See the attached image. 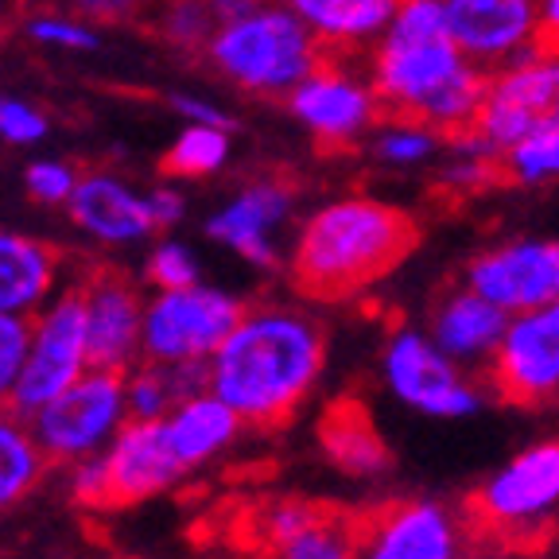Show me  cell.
Returning <instances> with one entry per match:
<instances>
[{"label": "cell", "mask_w": 559, "mask_h": 559, "mask_svg": "<svg viewBox=\"0 0 559 559\" xmlns=\"http://www.w3.org/2000/svg\"><path fill=\"white\" fill-rule=\"evenodd\" d=\"M323 55V44L284 0H264L245 16L222 20L202 59L245 94L288 97Z\"/></svg>", "instance_id": "cell-4"}, {"label": "cell", "mask_w": 559, "mask_h": 559, "mask_svg": "<svg viewBox=\"0 0 559 559\" xmlns=\"http://www.w3.org/2000/svg\"><path fill=\"white\" fill-rule=\"evenodd\" d=\"M82 175L67 164V159H35L24 171V187L35 202L44 206H67Z\"/></svg>", "instance_id": "cell-34"}, {"label": "cell", "mask_w": 559, "mask_h": 559, "mask_svg": "<svg viewBox=\"0 0 559 559\" xmlns=\"http://www.w3.org/2000/svg\"><path fill=\"white\" fill-rule=\"evenodd\" d=\"M144 276L159 292L191 288V284H199V261L183 241H159L144 261Z\"/></svg>", "instance_id": "cell-33"}, {"label": "cell", "mask_w": 559, "mask_h": 559, "mask_svg": "<svg viewBox=\"0 0 559 559\" xmlns=\"http://www.w3.org/2000/svg\"><path fill=\"white\" fill-rule=\"evenodd\" d=\"M326 361L323 326L296 307H249L210 358V389L253 428L296 416Z\"/></svg>", "instance_id": "cell-1"}, {"label": "cell", "mask_w": 559, "mask_h": 559, "mask_svg": "<svg viewBox=\"0 0 559 559\" xmlns=\"http://www.w3.org/2000/svg\"><path fill=\"white\" fill-rule=\"evenodd\" d=\"M536 47L559 55V0H540V12H536Z\"/></svg>", "instance_id": "cell-40"}, {"label": "cell", "mask_w": 559, "mask_h": 559, "mask_svg": "<svg viewBox=\"0 0 559 559\" xmlns=\"http://www.w3.org/2000/svg\"><path fill=\"white\" fill-rule=\"evenodd\" d=\"M288 109L319 152H349L358 148L369 132L384 121V105L373 90L369 70L361 74L354 55H331L319 59V67L292 90Z\"/></svg>", "instance_id": "cell-6"}, {"label": "cell", "mask_w": 559, "mask_h": 559, "mask_svg": "<svg viewBox=\"0 0 559 559\" xmlns=\"http://www.w3.org/2000/svg\"><path fill=\"white\" fill-rule=\"evenodd\" d=\"M148 199H152V214H156V226L159 229H171L175 222H179L187 214L183 194L175 191V187H156V191H152Z\"/></svg>", "instance_id": "cell-39"}, {"label": "cell", "mask_w": 559, "mask_h": 559, "mask_svg": "<svg viewBox=\"0 0 559 559\" xmlns=\"http://www.w3.org/2000/svg\"><path fill=\"white\" fill-rule=\"evenodd\" d=\"M24 9H27V0H0V44L9 39L12 27L24 24Z\"/></svg>", "instance_id": "cell-41"}, {"label": "cell", "mask_w": 559, "mask_h": 559, "mask_svg": "<svg viewBox=\"0 0 559 559\" xmlns=\"http://www.w3.org/2000/svg\"><path fill=\"white\" fill-rule=\"evenodd\" d=\"M331 55L366 59L393 24L401 0H284Z\"/></svg>", "instance_id": "cell-22"}, {"label": "cell", "mask_w": 559, "mask_h": 559, "mask_svg": "<svg viewBox=\"0 0 559 559\" xmlns=\"http://www.w3.org/2000/svg\"><path fill=\"white\" fill-rule=\"evenodd\" d=\"M27 342H32V319L0 314V408L12 404V393H16V381L27 361Z\"/></svg>", "instance_id": "cell-32"}, {"label": "cell", "mask_w": 559, "mask_h": 559, "mask_svg": "<svg viewBox=\"0 0 559 559\" xmlns=\"http://www.w3.org/2000/svg\"><path fill=\"white\" fill-rule=\"evenodd\" d=\"M280 559H358V524L354 516L307 506L288 536L272 544Z\"/></svg>", "instance_id": "cell-27"}, {"label": "cell", "mask_w": 559, "mask_h": 559, "mask_svg": "<svg viewBox=\"0 0 559 559\" xmlns=\"http://www.w3.org/2000/svg\"><path fill=\"white\" fill-rule=\"evenodd\" d=\"M47 132H51V121L39 105L20 102V97H0V140L4 144L27 148V144H39Z\"/></svg>", "instance_id": "cell-35"}, {"label": "cell", "mask_w": 559, "mask_h": 559, "mask_svg": "<svg viewBox=\"0 0 559 559\" xmlns=\"http://www.w3.org/2000/svg\"><path fill=\"white\" fill-rule=\"evenodd\" d=\"M70 222L102 245H136L159 234L152 199L129 187L121 175L86 171L67 202Z\"/></svg>", "instance_id": "cell-19"}, {"label": "cell", "mask_w": 559, "mask_h": 559, "mask_svg": "<svg viewBox=\"0 0 559 559\" xmlns=\"http://www.w3.org/2000/svg\"><path fill=\"white\" fill-rule=\"evenodd\" d=\"M245 419L222 401L214 389H202V393L179 401L164 416L167 443H171L175 459L183 463V471H199L202 463H210L214 454H222L237 439Z\"/></svg>", "instance_id": "cell-23"}, {"label": "cell", "mask_w": 559, "mask_h": 559, "mask_svg": "<svg viewBox=\"0 0 559 559\" xmlns=\"http://www.w3.org/2000/svg\"><path fill=\"white\" fill-rule=\"evenodd\" d=\"M90 369H94V361H90L86 299H82L79 280H67L32 314V342H27L24 373H20L16 393H12V408L32 416Z\"/></svg>", "instance_id": "cell-8"}, {"label": "cell", "mask_w": 559, "mask_h": 559, "mask_svg": "<svg viewBox=\"0 0 559 559\" xmlns=\"http://www.w3.org/2000/svg\"><path fill=\"white\" fill-rule=\"evenodd\" d=\"M319 439H323V451L338 471L354 474V478H377V474L389 471V447H384L381 431L373 428L369 412L358 401H334L323 412V424H319Z\"/></svg>", "instance_id": "cell-24"}, {"label": "cell", "mask_w": 559, "mask_h": 559, "mask_svg": "<svg viewBox=\"0 0 559 559\" xmlns=\"http://www.w3.org/2000/svg\"><path fill=\"white\" fill-rule=\"evenodd\" d=\"M27 419H32L35 439L51 463L74 466L90 454H105V447L114 443L117 431L132 419L124 373L90 369Z\"/></svg>", "instance_id": "cell-7"}, {"label": "cell", "mask_w": 559, "mask_h": 559, "mask_svg": "<svg viewBox=\"0 0 559 559\" xmlns=\"http://www.w3.org/2000/svg\"><path fill=\"white\" fill-rule=\"evenodd\" d=\"M463 284L509 314L540 311L559 299V241L516 237L478 253L463 272Z\"/></svg>", "instance_id": "cell-11"}, {"label": "cell", "mask_w": 559, "mask_h": 559, "mask_svg": "<svg viewBox=\"0 0 559 559\" xmlns=\"http://www.w3.org/2000/svg\"><path fill=\"white\" fill-rule=\"evenodd\" d=\"M292 206H296V183L284 175H264L241 194H234L218 214H210L206 237L234 249L241 261L257 264V269H276L280 253L272 234L288 222Z\"/></svg>", "instance_id": "cell-17"}, {"label": "cell", "mask_w": 559, "mask_h": 559, "mask_svg": "<svg viewBox=\"0 0 559 559\" xmlns=\"http://www.w3.org/2000/svg\"><path fill=\"white\" fill-rule=\"evenodd\" d=\"M257 4H264V0H214V9H218V16H222V20L245 16V12H253Z\"/></svg>", "instance_id": "cell-42"}, {"label": "cell", "mask_w": 559, "mask_h": 559, "mask_svg": "<svg viewBox=\"0 0 559 559\" xmlns=\"http://www.w3.org/2000/svg\"><path fill=\"white\" fill-rule=\"evenodd\" d=\"M551 124H559V55L536 47L509 67L489 70L478 117L451 144L501 159L513 144Z\"/></svg>", "instance_id": "cell-5"}, {"label": "cell", "mask_w": 559, "mask_h": 559, "mask_svg": "<svg viewBox=\"0 0 559 559\" xmlns=\"http://www.w3.org/2000/svg\"><path fill=\"white\" fill-rule=\"evenodd\" d=\"M384 377L404 404L428 412V416H471L481 404L478 389L454 369L451 354H443L436 338L419 331H396L389 338Z\"/></svg>", "instance_id": "cell-14"}, {"label": "cell", "mask_w": 559, "mask_h": 559, "mask_svg": "<svg viewBox=\"0 0 559 559\" xmlns=\"http://www.w3.org/2000/svg\"><path fill=\"white\" fill-rule=\"evenodd\" d=\"M241 314V299L222 288H206V284L156 292L144 307V358L140 361H164V366L210 361Z\"/></svg>", "instance_id": "cell-9"}, {"label": "cell", "mask_w": 559, "mask_h": 559, "mask_svg": "<svg viewBox=\"0 0 559 559\" xmlns=\"http://www.w3.org/2000/svg\"><path fill=\"white\" fill-rule=\"evenodd\" d=\"M501 175H506V183H524V187L559 179V124L513 144L501 156Z\"/></svg>", "instance_id": "cell-30"}, {"label": "cell", "mask_w": 559, "mask_h": 559, "mask_svg": "<svg viewBox=\"0 0 559 559\" xmlns=\"http://www.w3.org/2000/svg\"><path fill=\"white\" fill-rule=\"evenodd\" d=\"M24 32L35 44L59 47V51H97L102 47L94 24L67 16V12H32V16H24Z\"/></svg>", "instance_id": "cell-31"}, {"label": "cell", "mask_w": 559, "mask_h": 559, "mask_svg": "<svg viewBox=\"0 0 559 559\" xmlns=\"http://www.w3.org/2000/svg\"><path fill=\"white\" fill-rule=\"evenodd\" d=\"M70 16L86 20L97 27H121V24H144L152 0H59Z\"/></svg>", "instance_id": "cell-36"}, {"label": "cell", "mask_w": 559, "mask_h": 559, "mask_svg": "<svg viewBox=\"0 0 559 559\" xmlns=\"http://www.w3.org/2000/svg\"><path fill=\"white\" fill-rule=\"evenodd\" d=\"M447 32L481 70H498L536 51L540 0H443Z\"/></svg>", "instance_id": "cell-16"}, {"label": "cell", "mask_w": 559, "mask_h": 559, "mask_svg": "<svg viewBox=\"0 0 559 559\" xmlns=\"http://www.w3.org/2000/svg\"><path fill=\"white\" fill-rule=\"evenodd\" d=\"M419 245L408 210L373 194H342L307 214L292 249V284L307 299L342 304L396 272Z\"/></svg>", "instance_id": "cell-2"}, {"label": "cell", "mask_w": 559, "mask_h": 559, "mask_svg": "<svg viewBox=\"0 0 559 559\" xmlns=\"http://www.w3.org/2000/svg\"><path fill=\"white\" fill-rule=\"evenodd\" d=\"M559 501V439L516 454L466 501V516L478 533H513Z\"/></svg>", "instance_id": "cell-13"}, {"label": "cell", "mask_w": 559, "mask_h": 559, "mask_svg": "<svg viewBox=\"0 0 559 559\" xmlns=\"http://www.w3.org/2000/svg\"><path fill=\"white\" fill-rule=\"evenodd\" d=\"M229 132L234 129H222V124H187L164 152L159 171L171 179H206L222 171L229 159Z\"/></svg>", "instance_id": "cell-28"}, {"label": "cell", "mask_w": 559, "mask_h": 559, "mask_svg": "<svg viewBox=\"0 0 559 559\" xmlns=\"http://www.w3.org/2000/svg\"><path fill=\"white\" fill-rule=\"evenodd\" d=\"M509 319L513 314L501 311L493 299L463 284V288L443 292L439 304L431 307V338L454 361H481L498 354L501 338L509 331Z\"/></svg>", "instance_id": "cell-21"}, {"label": "cell", "mask_w": 559, "mask_h": 559, "mask_svg": "<svg viewBox=\"0 0 559 559\" xmlns=\"http://www.w3.org/2000/svg\"><path fill=\"white\" fill-rule=\"evenodd\" d=\"M489 381L513 408H544L559 396V319L551 307L509 319L498 354L489 358Z\"/></svg>", "instance_id": "cell-10"}, {"label": "cell", "mask_w": 559, "mask_h": 559, "mask_svg": "<svg viewBox=\"0 0 559 559\" xmlns=\"http://www.w3.org/2000/svg\"><path fill=\"white\" fill-rule=\"evenodd\" d=\"M70 498L82 509H114V489H109V466L105 454H90L70 466Z\"/></svg>", "instance_id": "cell-37"}, {"label": "cell", "mask_w": 559, "mask_h": 559, "mask_svg": "<svg viewBox=\"0 0 559 559\" xmlns=\"http://www.w3.org/2000/svg\"><path fill=\"white\" fill-rule=\"evenodd\" d=\"M67 284V257L51 241L0 226V314L32 319Z\"/></svg>", "instance_id": "cell-20"}, {"label": "cell", "mask_w": 559, "mask_h": 559, "mask_svg": "<svg viewBox=\"0 0 559 559\" xmlns=\"http://www.w3.org/2000/svg\"><path fill=\"white\" fill-rule=\"evenodd\" d=\"M47 451L32 431V419L12 404L0 408V513L16 509L47 474Z\"/></svg>", "instance_id": "cell-25"}, {"label": "cell", "mask_w": 559, "mask_h": 559, "mask_svg": "<svg viewBox=\"0 0 559 559\" xmlns=\"http://www.w3.org/2000/svg\"><path fill=\"white\" fill-rule=\"evenodd\" d=\"M86 299V334L94 369L129 373L144 358V299L129 272L114 264H94L79 276Z\"/></svg>", "instance_id": "cell-12"}, {"label": "cell", "mask_w": 559, "mask_h": 559, "mask_svg": "<svg viewBox=\"0 0 559 559\" xmlns=\"http://www.w3.org/2000/svg\"><path fill=\"white\" fill-rule=\"evenodd\" d=\"M105 466H109L114 506L156 498L187 474L167 443L164 419H129L114 443L105 447Z\"/></svg>", "instance_id": "cell-18"}, {"label": "cell", "mask_w": 559, "mask_h": 559, "mask_svg": "<svg viewBox=\"0 0 559 559\" xmlns=\"http://www.w3.org/2000/svg\"><path fill=\"white\" fill-rule=\"evenodd\" d=\"M354 524L358 559H459V524L436 501H389Z\"/></svg>", "instance_id": "cell-15"}, {"label": "cell", "mask_w": 559, "mask_h": 559, "mask_svg": "<svg viewBox=\"0 0 559 559\" xmlns=\"http://www.w3.org/2000/svg\"><path fill=\"white\" fill-rule=\"evenodd\" d=\"M171 109L183 117L187 124H222V129H234V117H229L226 109H218L214 102H206V97L171 94Z\"/></svg>", "instance_id": "cell-38"}, {"label": "cell", "mask_w": 559, "mask_h": 559, "mask_svg": "<svg viewBox=\"0 0 559 559\" xmlns=\"http://www.w3.org/2000/svg\"><path fill=\"white\" fill-rule=\"evenodd\" d=\"M140 27H148L171 51L187 55V59H202L214 32L222 27V16L214 9V0H152Z\"/></svg>", "instance_id": "cell-26"}, {"label": "cell", "mask_w": 559, "mask_h": 559, "mask_svg": "<svg viewBox=\"0 0 559 559\" xmlns=\"http://www.w3.org/2000/svg\"><path fill=\"white\" fill-rule=\"evenodd\" d=\"M366 67L384 117L431 124L443 140L463 136L478 117L486 70L451 35H404L384 27Z\"/></svg>", "instance_id": "cell-3"}, {"label": "cell", "mask_w": 559, "mask_h": 559, "mask_svg": "<svg viewBox=\"0 0 559 559\" xmlns=\"http://www.w3.org/2000/svg\"><path fill=\"white\" fill-rule=\"evenodd\" d=\"M439 132L431 124L408 121V117H384L377 124L373 136V156L389 167H419L424 159L436 156L439 148Z\"/></svg>", "instance_id": "cell-29"}]
</instances>
